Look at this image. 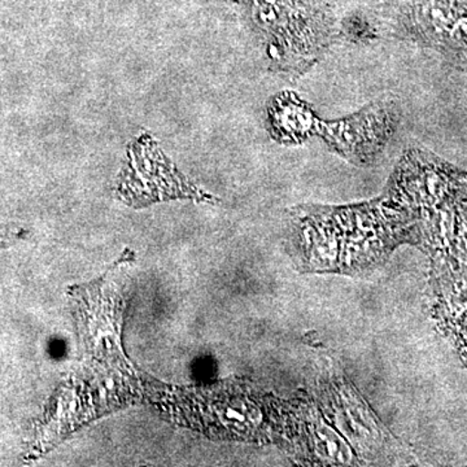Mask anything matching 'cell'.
I'll return each instance as SVG.
<instances>
[{
  "instance_id": "6da1fadb",
  "label": "cell",
  "mask_w": 467,
  "mask_h": 467,
  "mask_svg": "<svg viewBox=\"0 0 467 467\" xmlns=\"http://www.w3.org/2000/svg\"><path fill=\"white\" fill-rule=\"evenodd\" d=\"M128 155L119 186V193L128 204L143 207L165 199L198 198V192L178 173L149 134L131 143Z\"/></svg>"
},
{
  "instance_id": "7a4b0ae2",
  "label": "cell",
  "mask_w": 467,
  "mask_h": 467,
  "mask_svg": "<svg viewBox=\"0 0 467 467\" xmlns=\"http://www.w3.org/2000/svg\"><path fill=\"white\" fill-rule=\"evenodd\" d=\"M396 116L386 104L373 106L350 119L334 124L319 122L322 137L346 158L365 160L376 156L386 146L393 131Z\"/></svg>"
}]
</instances>
